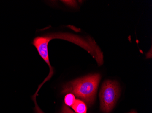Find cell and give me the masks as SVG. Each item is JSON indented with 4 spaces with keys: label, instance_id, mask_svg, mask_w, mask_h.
<instances>
[{
    "label": "cell",
    "instance_id": "obj_1",
    "mask_svg": "<svg viewBox=\"0 0 152 113\" xmlns=\"http://www.w3.org/2000/svg\"><path fill=\"white\" fill-rule=\"evenodd\" d=\"M99 74L90 75L68 82L63 87L62 93H72L87 104L94 102L100 81Z\"/></svg>",
    "mask_w": 152,
    "mask_h": 113
},
{
    "label": "cell",
    "instance_id": "obj_2",
    "mask_svg": "<svg viewBox=\"0 0 152 113\" xmlns=\"http://www.w3.org/2000/svg\"><path fill=\"white\" fill-rule=\"evenodd\" d=\"M119 85L116 81H105L100 92L101 110L105 113H108L111 111L119 97Z\"/></svg>",
    "mask_w": 152,
    "mask_h": 113
},
{
    "label": "cell",
    "instance_id": "obj_3",
    "mask_svg": "<svg viewBox=\"0 0 152 113\" xmlns=\"http://www.w3.org/2000/svg\"><path fill=\"white\" fill-rule=\"evenodd\" d=\"M50 41V40L48 39V37L45 35V36L37 37L34 39L33 42V45L36 48L39 55L46 62L50 68V73L49 75L44 80L43 82L39 86L40 87L42 86V85L46 81L50 79L53 74V69L49 62L48 52V45Z\"/></svg>",
    "mask_w": 152,
    "mask_h": 113
},
{
    "label": "cell",
    "instance_id": "obj_4",
    "mask_svg": "<svg viewBox=\"0 0 152 113\" xmlns=\"http://www.w3.org/2000/svg\"><path fill=\"white\" fill-rule=\"evenodd\" d=\"M72 107L76 113H87V106L85 103L81 100H76Z\"/></svg>",
    "mask_w": 152,
    "mask_h": 113
},
{
    "label": "cell",
    "instance_id": "obj_5",
    "mask_svg": "<svg viewBox=\"0 0 152 113\" xmlns=\"http://www.w3.org/2000/svg\"><path fill=\"white\" fill-rule=\"evenodd\" d=\"M75 96L72 93H68L65 97V103L68 107H72L76 101Z\"/></svg>",
    "mask_w": 152,
    "mask_h": 113
},
{
    "label": "cell",
    "instance_id": "obj_6",
    "mask_svg": "<svg viewBox=\"0 0 152 113\" xmlns=\"http://www.w3.org/2000/svg\"><path fill=\"white\" fill-rule=\"evenodd\" d=\"M61 113H76L72 111L66 105H64Z\"/></svg>",
    "mask_w": 152,
    "mask_h": 113
},
{
    "label": "cell",
    "instance_id": "obj_7",
    "mask_svg": "<svg viewBox=\"0 0 152 113\" xmlns=\"http://www.w3.org/2000/svg\"><path fill=\"white\" fill-rule=\"evenodd\" d=\"M65 3L67 4V5H69V6H74V5H76V2L75 1H63Z\"/></svg>",
    "mask_w": 152,
    "mask_h": 113
},
{
    "label": "cell",
    "instance_id": "obj_8",
    "mask_svg": "<svg viewBox=\"0 0 152 113\" xmlns=\"http://www.w3.org/2000/svg\"><path fill=\"white\" fill-rule=\"evenodd\" d=\"M137 113L136 112H135V111H132V112H131L130 113Z\"/></svg>",
    "mask_w": 152,
    "mask_h": 113
}]
</instances>
